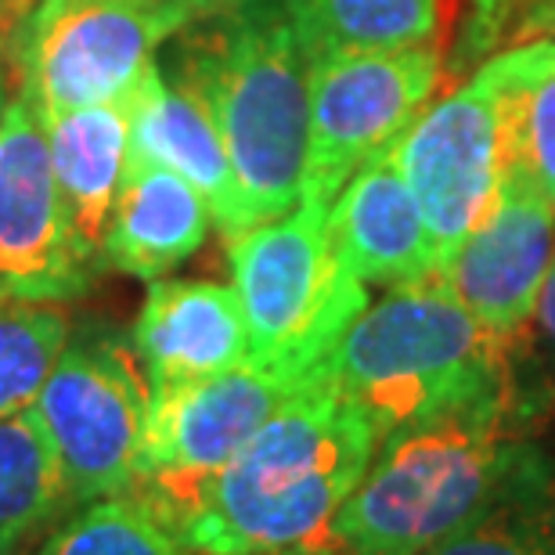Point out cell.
Masks as SVG:
<instances>
[{
    "mask_svg": "<svg viewBox=\"0 0 555 555\" xmlns=\"http://www.w3.org/2000/svg\"><path fill=\"white\" fill-rule=\"evenodd\" d=\"M375 448L369 415L318 372L224 469L152 513L192 555H307L336 545L332 519Z\"/></svg>",
    "mask_w": 555,
    "mask_h": 555,
    "instance_id": "obj_1",
    "label": "cell"
},
{
    "mask_svg": "<svg viewBox=\"0 0 555 555\" xmlns=\"http://www.w3.org/2000/svg\"><path fill=\"white\" fill-rule=\"evenodd\" d=\"M524 393L462 408L379 440L332 519L350 555H422L552 476L524 433Z\"/></svg>",
    "mask_w": 555,
    "mask_h": 555,
    "instance_id": "obj_2",
    "label": "cell"
},
{
    "mask_svg": "<svg viewBox=\"0 0 555 555\" xmlns=\"http://www.w3.org/2000/svg\"><path fill=\"white\" fill-rule=\"evenodd\" d=\"M159 73L220 130L246 231L293 214L307 159L310 80L282 0L209 8L166 40Z\"/></svg>",
    "mask_w": 555,
    "mask_h": 555,
    "instance_id": "obj_3",
    "label": "cell"
},
{
    "mask_svg": "<svg viewBox=\"0 0 555 555\" xmlns=\"http://www.w3.org/2000/svg\"><path fill=\"white\" fill-rule=\"evenodd\" d=\"M513 343L483 328L440 274H429L364 307L321 361V375L369 415L383 440L516 393Z\"/></svg>",
    "mask_w": 555,
    "mask_h": 555,
    "instance_id": "obj_4",
    "label": "cell"
},
{
    "mask_svg": "<svg viewBox=\"0 0 555 555\" xmlns=\"http://www.w3.org/2000/svg\"><path fill=\"white\" fill-rule=\"evenodd\" d=\"M228 260L257 369L314 379L369 307L364 282L332 246L328 209L296 206L242 231L228 238Z\"/></svg>",
    "mask_w": 555,
    "mask_h": 555,
    "instance_id": "obj_5",
    "label": "cell"
},
{
    "mask_svg": "<svg viewBox=\"0 0 555 555\" xmlns=\"http://www.w3.org/2000/svg\"><path fill=\"white\" fill-rule=\"evenodd\" d=\"M217 4L224 0H37L11 37L15 94L40 119L127 98L166 40Z\"/></svg>",
    "mask_w": 555,
    "mask_h": 555,
    "instance_id": "obj_6",
    "label": "cell"
},
{
    "mask_svg": "<svg viewBox=\"0 0 555 555\" xmlns=\"http://www.w3.org/2000/svg\"><path fill=\"white\" fill-rule=\"evenodd\" d=\"M310 127L299 206L328 209L372 155L401 141L443 91L437 48L364 51L307 65Z\"/></svg>",
    "mask_w": 555,
    "mask_h": 555,
    "instance_id": "obj_7",
    "label": "cell"
},
{
    "mask_svg": "<svg viewBox=\"0 0 555 555\" xmlns=\"http://www.w3.org/2000/svg\"><path fill=\"white\" fill-rule=\"evenodd\" d=\"M33 412L62 465L73 508L138 487L149 375L134 350L116 339L69 343Z\"/></svg>",
    "mask_w": 555,
    "mask_h": 555,
    "instance_id": "obj_8",
    "label": "cell"
},
{
    "mask_svg": "<svg viewBox=\"0 0 555 555\" xmlns=\"http://www.w3.org/2000/svg\"><path fill=\"white\" fill-rule=\"evenodd\" d=\"M102 268L73 228L37 105L15 94L0 127V304L76 299Z\"/></svg>",
    "mask_w": 555,
    "mask_h": 555,
    "instance_id": "obj_9",
    "label": "cell"
},
{
    "mask_svg": "<svg viewBox=\"0 0 555 555\" xmlns=\"http://www.w3.org/2000/svg\"><path fill=\"white\" fill-rule=\"evenodd\" d=\"M310 379L242 364L214 379L149 386L141 502L163 508L235 459L257 429Z\"/></svg>",
    "mask_w": 555,
    "mask_h": 555,
    "instance_id": "obj_10",
    "label": "cell"
},
{
    "mask_svg": "<svg viewBox=\"0 0 555 555\" xmlns=\"http://www.w3.org/2000/svg\"><path fill=\"white\" fill-rule=\"evenodd\" d=\"M393 163L418 198L440 271L483 220L498 192V102L483 73H473L429 102L393 144Z\"/></svg>",
    "mask_w": 555,
    "mask_h": 555,
    "instance_id": "obj_11",
    "label": "cell"
},
{
    "mask_svg": "<svg viewBox=\"0 0 555 555\" xmlns=\"http://www.w3.org/2000/svg\"><path fill=\"white\" fill-rule=\"evenodd\" d=\"M552 260L555 206L524 173L502 166L491 209L437 274L483 328L516 339L534 318Z\"/></svg>",
    "mask_w": 555,
    "mask_h": 555,
    "instance_id": "obj_12",
    "label": "cell"
},
{
    "mask_svg": "<svg viewBox=\"0 0 555 555\" xmlns=\"http://www.w3.org/2000/svg\"><path fill=\"white\" fill-rule=\"evenodd\" d=\"M134 353L149 386L214 379L249 364L235 288L198 278H155L134 325Z\"/></svg>",
    "mask_w": 555,
    "mask_h": 555,
    "instance_id": "obj_13",
    "label": "cell"
},
{
    "mask_svg": "<svg viewBox=\"0 0 555 555\" xmlns=\"http://www.w3.org/2000/svg\"><path fill=\"white\" fill-rule=\"evenodd\" d=\"M339 260L364 285H408L437 274V253L418 198L393 163V144L372 155L328 206Z\"/></svg>",
    "mask_w": 555,
    "mask_h": 555,
    "instance_id": "obj_14",
    "label": "cell"
},
{
    "mask_svg": "<svg viewBox=\"0 0 555 555\" xmlns=\"http://www.w3.org/2000/svg\"><path fill=\"white\" fill-rule=\"evenodd\" d=\"M130 163H155L181 173L206 198L217 228L228 238L246 231L235 166L206 108L166 83L159 59L130 91Z\"/></svg>",
    "mask_w": 555,
    "mask_h": 555,
    "instance_id": "obj_15",
    "label": "cell"
},
{
    "mask_svg": "<svg viewBox=\"0 0 555 555\" xmlns=\"http://www.w3.org/2000/svg\"><path fill=\"white\" fill-rule=\"evenodd\" d=\"M43 130H48L54 181L69 206L76 235L102 260L130 166V94L48 116Z\"/></svg>",
    "mask_w": 555,
    "mask_h": 555,
    "instance_id": "obj_16",
    "label": "cell"
},
{
    "mask_svg": "<svg viewBox=\"0 0 555 555\" xmlns=\"http://www.w3.org/2000/svg\"><path fill=\"white\" fill-rule=\"evenodd\" d=\"M209 220L214 214L206 198L181 173L155 163H130L102 260L105 268L155 282L203 246Z\"/></svg>",
    "mask_w": 555,
    "mask_h": 555,
    "instance_id": "obj_17",
    "label": "cell"
},
{
    "mask_svg": "<svg viewBox=\"0 0 555 555\" xmlns=\"http://www.w3.org/2000/svg\"><path fill=\"white\" fill-rule=\"evenodd\" d=\"M476 73L498 102L502 166L524 173L555 206V40L508 48Z\"/></svg>",
    "mask_w": 555,
    "mask_h": 555,
    "instance_id": "obj_18",
    "label": "cell"
},
{
    "mask_svg": "<svg viewBox=\"0 0 555 555\" xmlns=\"http://www.w3.org/2000/svg\"><path fill=\"white\" fill-rule=\"evenodd\" d=\"M307 65L364 51L437 48L443 54L437 0H282Z\"/></svg>",
    "mask_w": 555,
    "mask_h": 555,
    "instance_id": "obj_19",
    "label": "cell"
},
{
    "mask_svg": "<svg viewBox=\"0 0 555 555\" xmlns=\"http://www.w3.org/2000/svg\"><path fill=\"white\" fill-rule=\"evenodd\" d=\"M73 508L37 412L0 418V555H18Z\"/></svg>",
    "mask_w": 555,
    "mask_h": 555,
    "instance_id": "obj_20",
    "label": "cell"
},
{
    "mask_svg": "<svg viewBox=\"0 0 555 555\" xmlns=\"http://www.w3.org/2000/svg\"><path fill=\"white\" fill-rule=\"evenodd\" d=\"M69 347V318L51 304H0V418L37 404Z\"/></svg>",
    "mask_w": 555,
    "mask_h": 555,
    "instance_id": "obj_21",
    "label": "cell"
},
{
    "mask_svg": "<svg viewBox=\"0 0 555 555\" xmlns=\"http://www.w3.org/2000/svg\"><path fill=\"white\" fill-rule=\"evenodd\" d=\"M37 555H188L141 498H102L43 541Z\"/></svg>",
    "mask_w": 555,
    "mask_h": 555,
    "instance_id": "obj_22",
    "label": "cell"
},
{
    "mask_svg": "<svg viewBox=\"0 0 555 555\" xmlns=\"http://www.w3.org/2000/svg\"><path fill=\"white\" fill-rule=\"evenodd\" d=\"M422 555H555V476Z\"/></svg>",
    "mask_w": 555,
    "mask_h": 555,
    "instance_id": "obj_23",
    "label": "cell"
},
{
    "mask_svg": "<svg viewBox=\"0 0 555 555\" xmlns=\"http://www.w3.org/2000/svg\"><path fill=\"white\" fill-rule=\"evenodd\" d=\"M534 318H538L541 332H545V339L552 343V350H555V260H552V271L545 278V288H541Z\"/></svg>",
    "mask_w": 555,
    "mask_h": 555,
    "instance_id": "obj_24",
    "label": "cell"
},
{
    "mask_svg": "<svg viewBox=\"0 0 555 555\" xmlns=\"http://www.w3.org/2000/svg\"><path fill=\"white\" fill-rule=\"evenodd\" d=\"M37 4V0H0V40H11L15 37V29L22 26V18L29 15V8Z\"/></svg>",
    "mask_w": 555,
    "mask_h": 555,
    "instance_id": "obj_25",
    "label": "cell"
},
{
    "mask_svg": "<svg viewBox=\"0 0 555 555\" xmlns=\"http://www.w3.org/2000/svg\"><path fill=\"white\" fill-rule=\"evenodd\" d=\"M0 54H4V40H0ZM8 87H4V65H0V127H4V113H8Z\"/></svg>",
    "mask_w": 555,
    "mask_h": 555,
    "instance_id": "obj_26",
    "label": "cell"
},
{
    "mask_svg": "<svg viewBox=\"0 0 555 555\" xmlns=\"http://www.w3.org/2000/svg\"><path fill=\"white\" fill-rule=\"evenodd\" d=\"M321 555H328V552H321ZM347 555H350V552H347Z\"/></svg>",
    "mask_w": 555,
    "mask_h": 555,
    "instance_id": "obj_27",
    "label": "cell"
}]
</instances>
